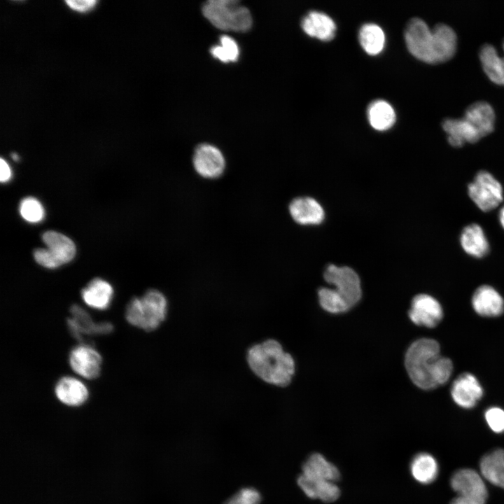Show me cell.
Returning <instances> with one entry per match:
<instances>
[{"instance_id": "9a60e30c", "label": "cell", "mask_w": 504, "mask_h": 504, "mask_svg": "<svg viewBox=\"0 0 504 504\" xmlns=\"http://www.w3.org/2000/svg\"><path fill=\"white\" fill-rule=\"evenodd\" d=\"M70 313L71 317L67 318L69 330L78 340H80L83 336L106 335L113 330L111 323L94 322L89 314L80 306H71Z\"/></svg>"}, {"instance_id": "7a4b0ae2", "label": "cell", "mask_w": 504, "mask_h": 504, "mask_svg": "<svg viewBox=\"0 0 504 504\" xmlns=\"http://www.w3.org/2000/svg\"><path fill=\"white\" fill-rule=\"evenodd\" d=\"M405 365L410 379L423 390L444 384L453 371L451 360L440 354L439 343L430 338H421L411 344Z\"/></svg>"}, {"instance_id": "30bf717a", "label": "cell", "mask_w": 504, "mask_h": 504, "mask_svg": "<svg viewBox=\"0 0 504 504\" xmlns=\"http://www.w3.org/2000/svg\"><path fill=\"white\" fill-rule=\"evenodd\" d=\"M192 164L195 172L202 178L215 179L223 174L225 160L217 147L202 144L195 150Z\"/></svg>"}, {"instance_id": "7c38bea8", "label": "cell", "mask_w": 504, "mask_h": 504, "mask_svg": "<svg viewBox=\"0 0 504 504\" xmlns=\"http://www.w3.org/2000/svg\"><path fill=\"white\" fill-rule=\"evenodd\" d=\"M441 125L449 144L454 147H461L465 143H475L484 137L477 125L463 115L444 118Z\"/></svg>"}, {"instance_id": "44dd1931", "label": "cell", "mask_w": 504, "mask_h": 504, "mask_svg": "<svg viewBox=\"0 0 504 504\" xmlns=\"http://www.w3.org/2000/svg\"><path fill=\"white\" fill-rule=\"evenodd\" d=\"M460 244L463 251L477 258L485 257L489 251V244L482 227L477 223L466 225L461 232Z\"/></svg>"}, {"instance_id": "d4e9b609", "label": "cell", "mask_w": 504, "mask_h": 504, "mask_svg": "<svg viewBox=\"0 0 504 504\" xmlns=\"http://www.w3.org/2000/svg\"><path fill=\"white\" fill-rule=\"evenodd\" d=\"M479 468L484 479L504 489L503 449H496L484 455L480 460Z\"/></svg>"}, {"instance_id": "484cf974", "label": "cell", "mask_w": 504, "mask_h": 504, "mask_svg": "<svg viewBox=\"0 0 504 504\" xmlns=\"http://www.w3.org/2000/svg\"><path fill=\"white\" fill-rule=\"evenodd\" d=\"M410 472L414 479L424 484L433 482L438 474L435 458L428 453H419L411 461Z\"/></svg>"}, {"instance_id": "4316f807", "label": "cell", "mask_w": 504, "mask_h": 504, "mask_svg": "<svg viewBox=\"0 0 504 504\" xmlns=\"http://www.w3.org/2000/svg\"><path fill=\"white\" fill-rule=\"evenodd\" d=\"M368 118L370 125L376 130L390 129L396 122V113L392 106L384 100L372 102L368 108Z\"/></svg>"}, {"instance_id": "1f68e13d", "label": "cell", "mask_w": 504, "mask_h": 504, "mask_svg": "<svg viewBox=\"0 0 504 504\" xmlns=\"http://www.w3.org/2000/svg\"><path fill=\"white\" fill-rule=\"evenodd\" d=\"M262 496L254 487H243L228 498L224 504H260Z\"/></svg>"}, {"instance_id": "3957f363", "label": "cell", "mask_w": 504, "mask_h": 504, "mask_svg": "<svg viewBox=\"0 0 504 504\" xmlns=\"http://www.w3.org/2000/svg\"><path fill=\"white\" fill-rule=\"evenodd\" d=\"M246 360L258 379L277 387L288 386L295 371L293 356L275 339L268 338L250 346L246 350Z\"/></svg>"}, {"instance_id": "52a82bcc", "label": "cell", "mask_w": 504, "mask_h": 504, "mask_svg": "<svg viewBox=\"0 0 504 504\" xmlns=\"http://www.w3.org/2000/svg\"><path fill=\"white\" fill-rule=\"evenodd\" d=\"M450 484L457 494L450 504H486V486L475 470L470 468L456 470L451 477Z\"/></svg>"}, {"instance_id": "277c9868", "label": "cell", "mask_w": 504, "mask_h": 504, "mask_svg": "<svg viewBox=\"0 0 504 504\" xmlns=\"http://www.w3.org/2000/svg\"><path fill=\"white\" fill-rule=\"evenodd\" d=\"M169 310L167 297L157 289L133 298L127 304L125 318L131 325L146 332L157 330L166 320Z\"/></svg>"}, {"instance_id": "5bb4252c", "label": "cell", "mask_w": 504, "mask_h": 504, "mask_svg": "<svg viewBox=\"0 0 504 504\" xmlns=\"http://www.w3.org/2000/svg\"><path fill=\"white\" fill-rule=\"evenodd\" d=\"M454 402L464 409H471L481 400L483 388L477 379L471 373L464 372L458 376L451 388Z\"/></svg>"}, {"instance_id": "e0dca14e", "label": "cell", "mask_w": 504, "mask_h": 504, "mask_svg": "<svg viewBox=\"0 0 504 504\" xmlns=\"http://www.w3.org/2000/svg\"><path fill=\"white\" fill-rule=\"evenodd\" d=\"M501 46L500 53L493 44L484 43L480 46L478 55L488 78L496 84L504 85V38Z\"/></svg>"}, {"instance_id": "ffe728a7", "label": "cell", "mask_w": 504, "mask_h": 504, "mask_svg": "<svg viewBox=\"0 0 504 504\" xmlns=\"http://www.w3.org/2000/svg\"><path fill=\"white\" fill-rule=\"evenodd\" d=\"M301 25L307 35L324 41L332 39L335 35V22L322 12L310 11L303 18Z\"/></svg>"}, {"instance_id": "ba28073f", "label": "cell", "mask_w": 504, "mask_h": 504, "mask_svg": "<svg viewBox=\"0 0 504 504\" xmlns=\"http://www.w3.org/2000/svg\"><path fill=\"white\" fill-rule=\"evenodd\" d=\"M468 194L482 211L496 209L503 200L500 183L489 172L480 170L468 186Z\"/></svg>"}, {"instance_id": "f1b7e54d", "label": "cell", "mask_w": 504, "mask_h": 504, "mask_svg": "<svg viewBox=\"0 0 504 504\" xmlns=\"http://www.w3.org/2000/svg\"><path fill=\"white\" fill-rule=\"evenodd\" d=\"M212 55L223 62L237 61L239 52L235 41L228 36H222L220 45L214 46L211 49Z\"/></svg>"}, {"instance_id": "5b68a950", "label": "cell", "mask_w": 504, "mask_h": 504, "mask_svg": "<svg viewBox=\"0 0 504 504\" xmlns=\"http://www.w3.org/2000/svg\"><path fill=\"white\" fill-rule=\"evenodd\" d=\"M202 13L214 27L222 30L246 31L252 24L250 11L239 1H208L202 7Z\"/></svg>"}, {"instance_id": "9c48e42d", "label": "cell", "mask_w": 504, "mask_h": 504, "mask_svg": "<svg viewBox=\"0 0 504 504\" xmlns=\"http://www.w3.org/2000/svg\"><path fill=\"white\" fill-rule=\"evenodd\" d=\"M326 281L334 285L333 289L343 300L349 310L360 300L362 290L360 281L357 273L351 268L329 265L323 274Z\"/></svg>"}, {"instance_id": "d6986e66", "label": "cell", "mask_w": 504, "mask_h": 504, "mask_svg": "<svg viewBox=\"0 0 504 504\" xmlns=\"http://www.w3.org/2000/svg\"><path fill=\"white\" fill-rule=\"evenodd\" d=\"M55 393L61 402L73 407L83 404L89 396L88 390L82 382L68 376L58 380L55 387Z\"/></svg>"}, {"instance_id": "ac0fdd59", "label": "cell", "mask_w": 504, "mask_h": 504, "mask_svg": "<svg viewBox=\"0 0 504 504\" xmlns=\"http://www.w3.org/2000/svg\"><path fill=\"white\" fill-rule=\"evenodd\" d=\"M288 209L293 219L301 225H316L324 219L323 207L312 197H297L291 201Z\"/></svg>"}, {"instance_id": "d6a6232c", "label": "cell", "mask_w": 504, "mask_h": 504, "mask_svg": "<svg viewBox=\"0 0 504 504\" xmlns=\"http://www.w3.org/2000/svg\"><path fill=\"white\" fill-rule=\"evenodd\" d=\"M485 420L489 427L495 433L504 432V410L498 407H492L486 410L484 414Z\"/></svg>"}, {"instance_id": "6da1fadb", "label": "cell", "mask_w": 504, "mask_h": 504, "mask_svg": "<svg viewBox=\"0 0 504 504\" xmlns=\"http://www.w3.org/2000/svg\"><path fill=\"white\" fill-rule=\"evenodd\" d=\"M405 41L409 52L425 62H444L455 54L458 37L449 24L438 22L430 28L421 18H411L406 24Z\"/></svg>"}, {"instance_id": "4dcf8cb0", "label": "cell", "mask_w": 504, "mask_h": 504, "mask_svg": "<svg viewBox=\"0 0 504 504\" xmlns=\"http://www.w3.org/2000/svg\"><path fill=\"white\" fill-rule=\"evenodd\" d=\"M20 214L27 222L38 223L45 217V210L41 203L34 197L23 199L20 204Z\"/></svg>"}, {"instance_id": "e575fe53", "label": "cell", "mask_w": 504, "mask_h": 504, "mask_svg": "<svg viewBox=\"0 0 504 504\" xmlns=\"http://www.w3.org/2000/svg\"><path fill=\"white\" fill-rule=\"evenodd\" d=\"M12 177V172L9 164L2 158L0 160V181L6 183Z\"/></svg>"}, {"instance_id": "4fadbf2b", "label": "cell", "mask_w": 504, "mask_h": 504, "mask_svg": "<svg viewBox=\"0 0 504 504\" xmlns=\"http://www.w3.org/2000/svg\"><path fill=\"white\" fill-rule=\"evenodd\" d=\"M102 360L99 352L93 347L85 344L74 347L69 357L71 369L87 379H94L99 377Z\"/></svg>"}, {"instance_id": "83f0119b", "label": "cell", "mask_w": 504, "mask_h": 504, "mask_svg": "<svg viewBox=\"0 0 504 504\" xmlns=\"http://www.w3.org/2000/svg\"><path fill=\"white\" fill-rule=\"evenodd\" d=\"M358 39L363 50L370 55L380 53L385 44L384 31L374 23H367L360 27Z\"/></svg>"}, {"instance_id": "f546056e", "label": "cell", "mask_w": 504, "mask_h": 504, "mask_svg": "<svg viewBox=\"0 0 504 504\" xmlns=\"http://www.w3.org/2000/svg\"><path fill=\"white\" fill-rule=\"evenodd\" d=\"M318 295L321 307L326 312L341 314L349 311L345 303L333 289L321 288L318 291Z\"/></svg>"}, {"instance_id": "2e32d148", "label": "cell", "mask_w": 504, "mask_h": 504, "mask_svg": "<svg viewBox=\"0 0 504 504\" xmlns=\"http://www.w3.org/2000/svg\"><path fill=\"white\" fill-rule=\"evenodd\" d=\"M471 303L475 312L484 317H497L504 312V300L489 285H482L474 292Z\"/></svg>"}, {"instance_id": "8fae6325", "label": "cell", "mask_w": 504, "mask_h": 504, "mask_svg": "<svg viewBox=\"0 0 504 504\" xmlns=\"http://www.w3.org/2000/svg\"><path fill=\"white\" fill-rule=\"evenodd\" d=\"M408 316L415 325L432 328L442 321L443 310L440 302L433 296L419 294L412 300Z\"/></svg>"}, {"instance_id": "7402d4cb", "label": "cell", "mask_w": 504, "mask_h": 504, "mask_svg": "<svg viewBox=\"0 0 504 504\" xmlns=\"http://www.w3.org/2000/svg\"><path fill=\"white\" fill-rule=\"evenodd\" d=\"M304 477L313 480H327L335 482L340 478L338 468L322 454H311L302 467Z\"/></svg>"}, {"instance_id": "d590c367", "label": "cell", "mask_w": 504, "mask_h": 504, "mask_svg": "<svg viewBox=\"0 0 504 504\" xmlns=\"http://www.w3.org/2000/svg\"><path fill=\"white\" fill-rule=\"evenodd\" d=\"M498 218L502 227L504 229V206L499 211Z\"/></svg>"}, {"instance_id": "8d00e7d4", "label": "cell", "mask_w": 504, "mask_h": 504, "mask_svg": "<svg viewBox=\"0 0 504 504\" xmlns=\"http://www.w3.org/2000/svg\"><path fill=\"white\" fill-rule=\"evenodd\" d=\"M11 157H12L13 160L15 161H18V160H19V156L17 153H13L11 155Z\"/></svg>"}, {"instance_id": "603a6c76", "label": "cell", "mask_w": 504, "mask_h": 504, "mask_svg": "<svg viewBox=\"0 0 504 504\" xmlns=\"http://www.w3.org/2000/svg\"><path fill=\"white\" fill-rule=\"evenodd\" d=\"M113 289L106 281L95 278L90 281L81 290V297L89 307L104 310L107 309L112 301Z\"/></svg>"}, {"instance_id": "836d02e7", "label": "cell", "mask_w": 504, "mask_h": 504, "mask_svg": "<svg viewBox=\"0 0 504 504\" xmlns=\"http://www.w3.org/2000/svg\"><path fill=\"white\" fill-rule=\"evenodd\" d=\"M65 2L72 10L85 12L91 10L97 1L94 0H68Z\"/></svg>"}, {"instance_id": "8992f818", "label": "cell", "mask_w": 504, "mask_h": 504, "mask_svg": "<svg viewBox=\"0 0 504 504\" xmlns=\"http://www.w3.org/2000/svg\"><path fill=\"white\" fill-rule=\"evenodd\" d=\"M42 240L47 248H38L34 251V259L40 265L54 269L70 262L74 258L76 246L67 236L50 230L43 234Z\"/></svg>"}, {"instance_id": "cb8c5ba5", "label": "cell", "mask_w": 504, "mask_h": 504, "mask_svg": "<svg viewBox=\"0 0 504 504\" xmlns=\"http://www.w3.org/2000/svg\"><path fill=\"white\" fill-rule=\"evenodd\" d=\"M297 482L304 493L311 499L318 498L323 502L331 503L340 495L339 487L333 482L309 479L300 475Z\"/></svg>"}]
</instances>
